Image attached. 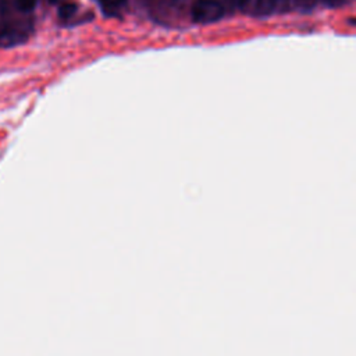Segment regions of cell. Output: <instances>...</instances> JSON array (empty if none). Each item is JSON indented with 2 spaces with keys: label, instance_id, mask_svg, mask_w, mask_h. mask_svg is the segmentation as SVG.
Returning <instances> with one entry per match:
<instances>
[{
  "label": "cell",
  "instance_id": "cell-1",
  "mask_svg": "<svg viewBox=\"0 0 356 356\" xmlns=\"http://www.w3.org/2000/svg\"><path fill=\"white\" fill-rule=\"evenodd\" d=\"M224 14V7L218 0H196L192 4L191 15L197 24H210L218 21Z\"/></svg>",
  "mask_w": 356,
  "mask_h": 356
},
{
  "label": "cell",
  "instance_id": "cell-2",
  "mask_svg": "<svg viewBox=\"0 0 356 356\" xmlns=\"http://www.w3.org/2000/svg\"><path fill=\"white\" fill-rule=\"evenodd\" d=\"M235 6L245 14L264 17L277 10L278 0H234Z\"/></svg>",
  "mask_w": 356,
  "mask_h": 356
},
{
  "label": "cell",
  "instance_id": "cell-3",
  "mask_svg": "<svg viewBox=\"0 0 356 356\" xmlns=\"http://www.w3.org/2000/svg\"><path fill=\"white\" fill-rule=\"evenodd\" d=\"M28 40V32L15 24L0 25V47H14Z\"/></svg>",
  "mask_w": 356,
  "mask_h": 356
},
{
  "label": "cell",
  "instance_id": "cell-4",
  "mask_svg": "<svg viewBox=\"0 0 356 356\" xmlns=\"http://www.w3.org/2000/svg\"><path fill=\"white\" fill-rule=\"evenodd\" d=\"M78 7L75 3H63L60 7H58V17L61 19H70L75 15Z\"/></svg>",
  "mask_w": 356,
  "mask_h": 356
},
{
  "label": "cell",
  "instance_id": "cell-5",
  "mask_svg": "<svg viewBox=\"0 0 356 356\" xmlns=\"http://www.w3.org/2000/svg\"><path fill=\"white\" fill-rule=\"evenodd\" d=\"M15 7L22 13H29L36 7V0H15Z\"/></svg>",
  "mask_w": 356,
  "mask_h": 356
},
{
  "label": "cell",
  "instance_id": "cell-6",
  "mask_svg": "<svg viewBox=\"0 0 356 356\" xmlns=\"http://www.w3.org/2000/svg\"><path fill=\"white\" fill-rule=\"evenodd\" d=\"M104 7H108V8H115V7H120L121 4H124L127 0H99Z\"/></svg>",
  "mask_w": 356,
  "mask_h": 356
},
{
  "label": "cell",
  "instance_id": "cell-7",
  "mask_svg": "<svg viewBox=\"0 0 356 356\" xmlns=\"http://www.w3.org/2000/svg\"><path fill=\"white\" fill-rule=\"evenodd\" d=\"M11 6V0H0V14L8 13Z\"/></svg>",
  "mask_w": 356,
  "mask_h": 356
},
{
  "label": "cell",
  "instance_id": "cell-8",
  "mask_svg": "<svg viewBox=\"0 0 356 356\" xmlns=\"http://www.w3.org/2000/svg\"><path fill=\"white\" fill-rule=\"evenodd\" d=\"M321 1L330 7H338V6L343 4L346 0H321Z\"/></svg>",
  "mask_w": 356,
  "mask_h": 356
},
{
  "label": "cell",
  "instance_id": "cell-9",
  "mask_svg": "<svg viewBox=\"0 0 356 356\" xmlns=\"http://www.w3.org/2000/svg\"><path fill=\"white\" fill-rule=\"evenodd\" d=\"M50 3H53V4H58V3H63V1H65V0H49Z\"/></svg>",
  "mask_w": 356,
  "mask_h": 356
}]
</instances>
